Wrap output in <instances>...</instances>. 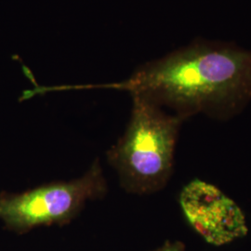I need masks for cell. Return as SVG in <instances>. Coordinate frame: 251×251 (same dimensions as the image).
<instances>
[{"mask_svg": "<svg viewBox=\"0 0 251 251\" xmlns=\"http://www.w3.org/2000/svg\"><path fill=\"white\" fill-rule=\"evenodd\" d=\"M100 87L140 95L183 120L198 114L229 120L251 102V50L198 38Z\"/></svg>", "mask_w": 251, "mask_h": 251, "instance_id": "cell-1", "label": "cell"}, {"mask_svg": "<svg viewBox=\"0 0 251 251\" xmlns=\"http://www.w3.org/2000/svg\"><path fill=\"white\" fill-rule=\"evenodd\" d=\"M132 109L125 133L107 152L123 188L147 195L171 178L174 151L183 119L151 100L131 95Z\"/></svg>", "mask_w": 251, "mask_h": 251, "instance_id": "cell-2", "label": "cell"}, {"mask_svg": "<svg viewBox=\"0 0 251 251\" xmlns=\"http://www.w3.org/2000/svg\"><path fill=\"white\" fill-rule=\"evenodd\" d=\"M107 193V182L98 160L77 179L59 181L24 193L0 195V220L16 233L36 227L69 223L90 200Z\"/></svg>", "mask_w": 251, "mask_h": 251, "instance_id": "cell-3", "label": "cell"}, {"mask_svg": "<svg viewBox=\"0 0 251 251\" xmlns=\"http://www.w3.org/2000/svg\"><path fill=\"white\" fill-rule=\"evenodd\" d=\"M179 204L189 224L206 242L225 245L248 233L241 208L212 184L200 179L189 182Z\"/></svg>", "mask_w": 251, "mask_h": 251, "instance_id": "cell-4", "label": "cell"}, {"mask_svg": "<svg viewBox=\"0 0 251 251\" xmlns=\"http://www.w3.org/2000/svg\"><path fill=\"white\" fill-rule=\"evenodd\" d=\"M157 251H183V248L178 243H174V244H167L166 246H164Z\"/></svg>", "mask_w": 251, "mask_h": 251, "instance_id": "cell-5", "label": "cell"}]
</instances>
